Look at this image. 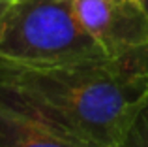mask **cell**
<instances>
[{"instance_id":"7","label":"cell","mask_w":148,"mask_h":147,"mask_svg":"<svg viewBox=\"0 0 148 147\" xmlns=\"http://www.w3.org/2000/svg\"><path fill=\"white\" fill-rule=\"evenodd\" d=\"M139 2L143 4V8H145V11L148 13V0H139Z\"/></svg>"},{"instance_id":"5","label":"cell","mask_w":148,"mask_h":147,"mask_svg":"<svg viewBox=\"0 0 148 147\" xmlns=\"http://www.w3.org/2000/svg\"><path fill=\"white\" fill-rule=\"evenodd\" d=\"M114 147H148V98Z\"/></svg>"},{"instance_id":"3","label":"cell","mask_w":148,"mask_h":147,"mask_svg":"<svg viewBox=\"0 0 148 147\" xmlns=\"http://www.w3.org/2000/svg\"><path fill=\"white\" fill-rule=\"evenodd\" d=\"M84 28L109 57L148 51V13L139 0H73Z\"/></svg>"},{"instance_id":"1","label":"cell","mask_w":148,"mask_h":147,"mask_svg":"<svg viewBox=\"0 0 148 147\" xmlns=\"http://www.w3.org/2000/svg\"><path fill=\"white\" fill-rule=\"evenodd\" d=\"M148 98V51L56 66L0 59V100L84 147H114Z\"/></svg>"},{"instance_id":"6","label":"cell","mask_w":148,"mask_h":147,"mask_svg":"<svg viewBox=\"0 0 148 147\" xmlns=\"http://www.w3.org/2000/svg\"><path fill=\"white\" fill-rule=\"evenodd\" d=\"M13 0H0V34H2V26H4V21H6V15L10 11Z\"/></svg>"},{"instance_id":"2","label":"cell","mask_w":148,"mask_h":147,"mask_svg":"<svg viewBox=\"0 0 148 147\" xmlns=\"http://www.w3.org/2000/svg\"><path fill=\"white\" fill-rule=\"evenodd\" d=\"M0 59L56 66L112 57L84 28L73 0H13L0 34Z\"/></svg>"},{"instance_id":"4","label":"cell","mask_w":148,"mask_h":147,"mask_svg":"<svg viewBox=\"0 0 148 147\" xmlns=\"http://www.w3.org/2000/svg\"><path fill=\"white\" fill-rule=\"evenodd\" d=\"M0 147H84L40 119L0 100Z\"/></svg>"}]
</instances>
